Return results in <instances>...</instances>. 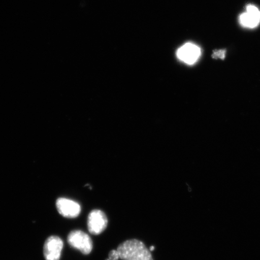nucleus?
I'll return each mask as SVG.
<instances>
[{"label": "nucleus", "instance_id": "1", "mask_svg": "<svg viewBox=\"0 0 260 260\" xmlns=\"http://www.w3.org/2000/svg\"><path fill=\"white\" fill-rule=\"evenodd\" d=\"M116 250L122 260H154L145 244L137 239L126 240Z\"/></svg>", "mask_w": 260, "mask_h": 260}, {"label": "nucleus", "instance_id": "2", "mask_svg": "<svg viewBox=\"0 0 260 260\" xmlns=\"http://www.w3.org/2000/svg\"><path fill=\"white\" fill-rule=\"evenodd\" d=\"M68 242L71 247L84 255L89 254L93 248L92 239L82 231L75 230L71 232L68 237Z\"/></svg>", "mask_w": 260, "mask_h": 260}, {"label": "nucleus", "instance_id": "3", "mask_svg": "<svg viewBox=\"0 0 260 260\" xmlns=\"http://www.w3.org/2000/svg\"><path fill=\"white\" fill-rule=\"evenodd\" d=\"M108 220L106 214L100 210H93L89 213L87 218V228L93 235H99L106 229Z\"/></svg>", "mask_w": 260, "mask_h": 260}, {"label": "nucleus", "instance_id": "4", "mask_svg": "<svg viewBox=\"0 0 260 260\" xmlns=\"http://www.w3.org/2000/svg\"><path fill=\"white\" fill-rule=\"evenodd\" d=\"M63 248V242L57 236H51L46 240L44 248L46 260H59Z\"/></svg>", "mask_w": 260, "mask_h": 260}, {"label": "nucleus", "instance_id": "5", "mask_svg": "<svg viewBox=\"0 0 260 260\" xmlns=\"http://www.w3.org/2000/svg\"><path fill=\"white\" fill-rule=\"evenodd\" d=\"M201 50L197 45L187 43L178 49L177 56L179 60L188 64L197 62L201 56Z\"/></svg>", "mask_w": 260, "mask_h": 260}, {"label": "nucleus", "instance_id": "6", "mask_svg": "<svg viewBox=\"0 0 260 260\" xmlns=\"http://www.w3.org/2000/svg\"><path fill=\"white\" fill-rule=\"evenodd\" d=\"M57 209L61 216L74 218L79 215L81 207L76 201L61 198L56 201Z\"/></svg>", "mask_w": 260, "mask_h": 260}, {"label": "nucleus", "instance_id": "7", "mask_svg": "<svg viewBox=\"0 0 260 260\" xmlns=\"http://www.w3.org/2000/svg\"><path fill=\"white\" fill-rule=\"evenodd\" d=\"M239 22L243 27L253 28L257 27L260 22V11L255 6L248 5L246 12L240 15Z\"/></svg>", "mask_w": 260, "mask_h": 260}, {"label": "nucleus", "instance_id": "8", "mask_svg": "<svg viewBox=\"0 0 260 260\" xmlns=\"http://www.w3.org/2000/svg\"><path fill=\"white\" fill-rule=\"evenodd\" d=\"M212 56L214 58L223 59L225 57V51L222 50H216L214 52Z\"/></svg>", "mask_w": 260, "mask_h": 260}, {"label": "nucleus", "instance_id": "9", "mask_svg": "<svg viewBox=\"0 0 260 260\" xmlns=\"http://www.w3.org/2000/svg\"><path fill=\"white\" fill-rule=\"evenodd\" d=\"M119 259V253L117 250H112L109 252V258L106 260H118Z\"/></svg>", "mask_w": 260, "mask_h": 260}, {"label": "nucleus", "instance_id": "10", "mask_svg": "<svg viewBox=\"0 0 260 260\" xmlns=\"http://www.w3.org/2000/svg\"><path fill=\"white\" fill-rule=\"evenodd\" d=\"M155 249V246H151L150 248H149V251H154Z\"/></svg>", "mask_w": 260, "mask_h": 260}]
</instances>
